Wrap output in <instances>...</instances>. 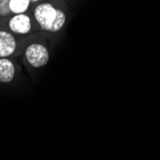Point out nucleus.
<instances>
[{"label": "nucleus", "instance_id": "f257e3e1", "mask_svg": "<svg viewBox=\"0 0 160 160\" xmlns=\"http://www.w3.org/2000/svg\"><path fill=\"white\" fill-rule=\"evenodd\" d=\"M34 16L42 30L59 32L66 21L65 13L49 3H42L36 7Z\"/></svg>", "mask_w": 160, "mask_h": 160}, {"label": "nucleus", "instance_id": "f03ea898", "mask_svg": "<svg viewBox=\"0 0 160 160\" xmlns=\"http://www.w3.org/2000/svg\"><path fill=\"white\" fill-rule=\"evenodd\" d=\"M26 60L31 66L39 68L44 66L49 62L48 49L40 43H32L25 50Z\"/></svg>", "mask_w": 160, "mask_h": 160}, {"label": "nucleus", "instance_id": "7ed1b4c3", "mask_svg": "<svg viewBox=\"0 0 160 160\" xmlns=\"http://www.w3.org/2000/svg\"><path fill=\"white\" fill-rule=\"evenodd\" d=\"M9 27L13 33L27 34L31 30V19L25 13H18L9 21Z\"/></svg>", "mask_w": 160, "mask_h": 160}, {"label": "nucleus", "instance_id": "20e7f679", "mask_svg": "<svg viewBox=\"0 0 160 160\" xmlns=\"http://www.w3.org/2000/svg\"><path fill=\"white\" fill-rule=\"evenodd\" d=\"M17 48V40L14 37L6 32L0 31V58H8Z\"/></svg>", "mask_w": 160, "mask_h": 160}, {"label": "nucleus", "instance_id": "39448f33", "mask_svg": "<svg viewBox=\"0 0 160 160\" xmlns=\"http://www.w3.org/2000/svg\"><path fill=\"white\" fill-rule=\"evenodd\" d=\"M16 74V69L9 59H0V82L8 83L12 81Z\"/></svg>", "mask_w": 160, "mask_h": 160}, {"label": "nucleus", "instance_id": "423d86ee", "mask_svg": "<svg viewBox=\"0 0 160 160\" xmlns=\"http://www.w3.org/2000/svg\"><path fill=\"white\" fill-rule=\"evenodd\" d=\"M31 0H10V10L11 12L18 14L23 13L27 11L30 5Z\"/></svg>", "mask_w": 160, "mask_h": 160}, {"label": "nucleus", "instance_id": "0eeeda50", "mask_svg": "<svg viewBox=\"0 0 160 160\" xmlns=\"http://www.w3.org/2000/svg\"><path fill=\"white\" fill-rule=\"evenodd\" d=\"M10 12V0H0V16L6 17Z\"/></svg>", "mask_w": 160, "mask_h": 160}, {"label": "nucleus", "instance_id": "6e6552de", "mask_svg": "<svg viewBox=\"0 0 160 160\" xmlns=\"http://www.w3.org/2000/svg\"><path fill=\"white\" fill-rule=\"evenodd\" d=\"M37 1H38V0H31V2H37Z\"/></svg>", "mask_w": 160, "mask_h": 160}]
</instances>
